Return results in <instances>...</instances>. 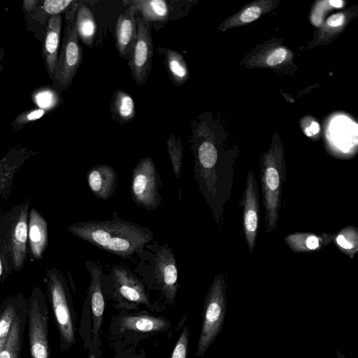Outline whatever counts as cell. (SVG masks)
<instances>
[{"label":"cell","instance_id":"obj_1","mask_svg":"<svg viewBox=\"0 0 358 358\" xmlns=\"http://www.w3.org/2000/svg\"><path fill=\"white\" fill-rule=\"evenodd\" d=\"M71 231L99 250L129 259L154 238L151 229L122 219L116 211L110 220L80 222Z\"/></svg>","mask_w":358,"mask_h":358},{"label":"cell","instance_id":"obj_2","mask_svg":"<svg viewBox=\"0 0 358 358\" xmlns=\"http://www.w3.org/2000/svg\"><path fill=\"white\" fill-rule=\"evenodd\" d=\"M79 1H75L66 10L62 41L55 71V81L62 90L71 85L83 57V48L76 29L75 15Z\"/></svg>","mask_w":358,"mask_h":358},{"label":"cell","instance_id":"obj_3","mask_svg":"<svg viewBox=\"0 0 358 358\" xmlns=\"http://www.w3.org/2000/svg\"><path fill=\"white\" fill-rule=\"evenodd\" d=\"M226 313V285L223 273L215 275L207 293L196 357H202L220 333Z\"/></svg>","mask_w":358,"mask_h":358},{"label":"cell","instance_id":"obj_4","mask_svg":"<svg viewBox=\"0 0 358 358\" xmlns=\"http://www.w3.org/2000/svg\"><path fill=\"white\" fill-rule=\"evenodd\" d=\"M286 179L285 169L274 157H268L262 166L260 180L265 210L266 233L277 227L281 205L282 187Z\"/></svg>","mask_w":358,"mask_h":358},{"label":"cell","instance_id":"obj_5","mask_svg":"<svg viewBox=\"0 0 358 358\" xmlns=\"http://www.w3.org/2000/svg\"><path fill=\"white\" fill-rule=\"evenodd\" d=\"M162 181L151 157L141 159L132 170L130 192L132 201L147 210H156L161 204Z\"/></svg>","mask_w":358,"mask_h":358},{"label":"cell","instance_id":"obj_6","mask_svg":"<svg viewBox=\"0 0 358 358\" xmlns=\"http://www.w3.org/2000/svg\"><path fill=\"white\" fill-rule=\"evenodd\" d=\"M101 282L109 287L114 297L121 302L153 309L143 282L125 266L113 265L108 273L101 274Z\"/></svg>","mask_w":358,"mask_h":358},{"label":"cell","instance_id":"obj_7","mask_svg":"<svg viewBox=\"0 0 358 358\" xmlns=\"http://www.w3.org/2000/svg\"><path fill=\"white\" fill-rule=\"evenodd\" d=\"M153 252L150 262L154 282L164 296L166 302L173 304L177 294L178 285V266L175 255L168 243L162 245L147 244Z\"/></svg>","mask_w":358,"mask_h":358},{"label":"cell","instance_id":"obj_8","mask_svg":"<svg viewBox=\"0 0 358 358\" xmlns=\"http://www.w3.org/2000/svg\"><path fill=\"white\" fill-rule=\"evenodd\" d=\"M48 321L45 300L40 296H33L27 305L29 358H50Z\"/></svg>","mask_w":358,"mask_h":358},{"label":"cell","instance_id":"obj_9","mask_svg":"<svg viewBox=\"0 0 358 358\" xmlns=\"http://www.w3.org/2000/svg\"><path fill=\"white\" fill-rule=\"evenodd\" d=\"M136 20L137 36L128 60L129 67L136 83L144 85L152 69L154 45L150 22L142 17H136Z\"/></svg>","mask_w":358,"mask_h":358},{"label":"cell","instance_id":"obj_10","mask_svg":"<svg viewBox=\"0 0 358 358\" xmlns=\"http://www.w3.org/2000/svg\"><path fill=\"white\" fill-rule=\"evenodd\" d=\"M50 300L59 333L60 347L62 351H66L76 343V323L69 294L61 281L52 282Z\"/></svg>","mask_w":358,"mask_h":358},{"label":"cell","instance_id":"obj_11","mask_svg":"<svg viewBox=\"0 0 358 358\" xmlns=\"http://www.w3.org/2000/svg\"><path fill=\"white\" fill-rule=\"evenodd\" d=\"M242 206L245 241L250 252L252 253L255 245L259 221V194L257 183L252 171L247 176Z\"/></svg>","mask_w":358,"mask_h":358},{"label":"cell","instance_id":"obj_12","mask_svg":"<svg viewBox=\"0 0 358 358\" xmlns=\"http://www.w3.org/2000/svg\"><path fill=\"white\" fill-rule=\"evenodd\" d=\"M85 266L90 276V283L88 289L92 316V336L94 341H99V332L103 322V315L105 307L103 292L101 282V275L103 273L99 264L86 261Z\"/></svg>","mask_w":358,"mask_h":358},{"label":"cell","instance_id":"obj_13","mask_svg":"<svg viewBox=\"0 0 358 358\" xmlns=\"http://www.w3.org/2000/svg\"><path fill=\"white\" fill-rule=\"evenodd\" d=\"M135 13L134 8L129 6L123 13L119 15L115 29V46L118 54L127 60L137 36Z\"/></svg>","mask_w":358,"mask_h":358},{"label":"cell","instance_id":"obj_14","mask_svg":"<svg viewBox=\"0 0 358 358\" xmlns=\"http://www.w3.org/2000/svg\"><path fill=\"white\" fill-rule=\"evenodd\" d=\"M86 178L92 194L103 201L113 196L117 185V173L108 164H99L91 168Z\"/></svg>","mask_w":358,"mask_h":358},{"label":"cell","instance_id":"obj_15","mask_svg":"<svg viewBox=\"0 0 358 358\" xmlns=\"http://www.w3.org/2000/svg\"><path fill=\"white\" fill-rule=\"evenodd\" d=\"M62 15L51 16L47 23L43 44V56L50 78L55 81V71L59 54Z\"/></svg>","mask_w":358,"mask_h":358},{"label":"cell","instance_id":"obj_16","mask_svg":"<svg viewBox=\"0 0 358 358\" xmlns=\"http://www.w3.org/2000/svg\"><path fill=\"white\" fill-rule=\"evenodd\" d=\"M27 322V304L22 301L7 338L0 350V358H20Z\"/></svg>","mask_w":358,"mask_h":358},{"label":"cell","instance_id":"obj_17","mask_svg":"<svg viewBox=\"0 0 358 358\" xmlns=\"http://www.w3.org/2000/svg\"><path fill=\"white\" fill-rule=\"evenodd\" d=\"M335 234L294 232L285 238V243L294 252L320 250L333 241Z\"/></svg>","mask_w":358,"mask_h":358},{"label":"cell","instance_id":"obj_18","mask_svg":"<svg viewBox=\"0 0 358 358\" xmlns=\"http://www.w3.org/2000/svg\"><path fill=\"white\" fill-rule=\"evenodd\" d=\"M75 1L72 0H39L36 8L29 14L25 15L27 24L35 22V27L45 31L49 18L52 15H62Z\"/></svg>","mask_w":358,"mask_h":358},{"label":"cell","instance_id":"obj_19","mask_svg":"<svg viewBox=\"0 0 358 358\" xmlns=\"http://www.w3.org/2000/svg\"><path fill=\"white\" fill-rule=\"evenodd\" d=\"M120 324L123 329L145 333L163 331L171 327L167 320L148 315L124 316Z\"/></svg>","mask_w":358,"mask_h":358},{"label":"cell","instance_id":"obj_20","mask_svg":"<svg viewBox=\"0 0 358 358\" xmlns=\"http://www.w3.org/2000/svg\"><path fill=\"white\" fill-rule=\"evenodd\" d=\"M75 24L79 39L85 45L92 48L94 43L96 24L92 11L83 1L78 2L75 15Z\"/></svg>","mask_w":358,"mask_h":358},{"label":"cell","instance_id":"obj_21","mask_svg":"<svg viewBox=\"0 0 358 358\" xmlns=\"http://www.w3.org/2000/svg\"><path fill=\"white\" fill-rule=\"evenodd\" d=\"M122 3L134 8L147 22H166L169 18V9L164 0H125Z\"/></svg>","mask_w":358,"mask_h":358},{"label":"cell","instance_id":"obj_22","mask_svg":"<svg viewBox=\"0 0 358 358\" xmlns=\"http://www.w3.org/2000/svg\"><path fill=\"white\" fill-rule=\"evenodd\" d=\"M158 50L164 55V63L173 84L176 86L183 85L189 78V71L182 55L167 48Z\"/></svg>","mask_w":358,"mask_h":358},{"label":"cell","instance_id":"obj_23","mask_svg":"<svg viewBox=\"0 0 358 358\" xmlns=\"http://www.w3.org/2000/svg\"><path fill=\"white\" fill-rule=\"evenodd\" d=\"M113 119L122 124L131 121L135 115V104L133 98L122 90H116L110 104Z\"/></svg>","mask_w":358,"mask_h":358},{"label":"cell","instance_id":"obj_24","mask_svg":"<svg viewBox=\"0 0 358 358\" xmlns=\"http://www.w3.org/2000/svg\"><path fill=\"white\" fill-rule=\"evenodd\" d=\"M332 242L341 252L353 259L358 252L357 228L352 225L342 228L335 234Z\"/></svg>","mask_w":358,"mask_h":358},{"label":"cell","instance_id":"obj_25","mask_svg":"<svg viewBox=\"0 0 358 358\" xmlns=\"http://www.w3.org/2000/svg\"><path fill=\"white\" fill-rule=\"evenodd\" d=\"M22 302L10 300L0 306V350L10 331Z\"/></svg>","mask_w":358,"mask_h":358},{"label":"cell","instance_id":"obj_26","mask_svg":"<svg viewBox=\"0 0 358 358\" xmlns=\"http://www.w3.org/2000/svg\"><path fill=\"white\" fill-rule=\"evenodd\" d=\"M171 167L176 178H179L182 166L183 148L180 136L172 134L166 143Z\"/></svg>","mask_w":358,"mask_h":358},{"label":"cell","instance_id":"obj_27","mask_svg":"<svg viewBox=\"0 0 358 358\" xmlns=\"http://www.w3.org/2000/svg\"><path fill=\"white\" fill-rule=\"evenodd\" d=\"M45 112V109L39 108L22 113L12 122L11 126L15 130L21 129L26 124L41 118Z\"/></svg>","mask_w":358,"mask_h":358},{"label":"cell","instance_id":"obj_28","mask_svg":"<svg viewBox=\"0 0 358 358\" xmlns=\"http://www.w3.org/2000/svg\"><path fill=\"white\" fill-rule=\"evenodd\" d=\"M189 329L185 327L178 338L171 358H187L189 347Z\"/></svg>","mask_w":358,"mask_h":358},{"label":"cell","instance_id":"obj_29","mask_svg":"<svg viewBox=\"0 0 358 358\" xmlns=\"http://www.w3.org/2000/svg\"><path fill=\"white\" fill-rule=\"evenodd\" d=\"M287 55V50L280 48L275 50L266 59V63L269 66H275L282 63Z\"/></svg>","mask_w":358,"mask_h":358},{"label":"cell","instance_id":"obj_30","mask_svg":"<svg viewBox=\"0 0 358 358\" xmlns=\"http://www.w3.org/2000/svg\"><path fill=\"white\" fill-rule=\"evenodd\" d=\"M261 14L259 6H254L245 10L241 15V20L243 22H250L257 19Z\"/></svg>","mask_w":358,"mask_h":358},{"label":"cell","instance_id":"obj_31","mask_svg":"<svg viewBox=\"0 0 358 358\" xmlns=\"http://www.w3.org/2000/svg\"><path fill=\"white\" fill-rule=\"evenodd\" d=\"M15 235L16 239L18 241L21 243H24L26 241L27 235V226L25 222H20L17 224Z\"/></svg>","mask_w":358,"mask_h":358},{"label":"cell","instance_id":"obj_32","mask_svg":"<svg viewBox=\"0 0 358 358\" xmlns=\"http://www.w3.org/2000/svg\"><path fill=\"white\" fill-rule=\"evenodd\" d=\"M345 17L343 14L337 13L330 16L327 21L329 26L335 27L343 24Z\"/></svg>","mask_w":358,"mask_h":358},{"label":"cell","instance_id":"obj_33","mask_svg":"<svg viewBox=\"0 0 358 358\" xmlns=\"http://www.w3.org/2000/svg\"><path fill=\"white\" fill-rule=\"evenodd\" d=\"M39 0H24L22 3V8L24 15L29 14L36 8Z\"/></svg>","mask_w":358,"mask_h":358},{"label":"cell","instance_id":"obj_34","mask_svg":"<svg viewBox=\"0 0 358 358\" xmlns=\"http://www.w3.org/2000/svg\"><path fill=\"white\" fill-rule=\"evenodd\" d=\"M30 238L33 242H38L40 240V231L37 226L34 225L30 229Z\"/></svg>","mask_w":358,"mask_h":358},{"label":"cell","instance_id":"obj_35","mask_svg":"<svg viewBox=\"0 0 358 358\" xmlns=\"http://www.w3.org/2000/svg\"><path fill=\"white\" fill-rule=\"evenodd\" d=\"M320 130V126L317 122H312L310 127L306 131L307 136H313L316 134Z\"/></svg>","mask_w":358,"mask_h":358},{"label":"cell","instance_id":"obj_36","mask_svg":"<svg viewBox=\"0 0 358 358\" xmlns=\"http://www.w3.org/2000/svg\"><path fill=\"white\" fill-rule=\"evenodd\" d=\"M329 3L336 8H341L343 5V2L339 0H331L329 1Z\"/></svg>","mask_w":358,"mask_h":358},{"label":"cell","instance_id":"obj_37","mask_svg":"<svg viewBox=\"0 0 358 358\" xmlns=\"http://www.w3.org/2000/svg\"><path fill=\"white\" fill-rule=\"evenodd\" d=\"M4 55H5L4 50L2 48H0V73L1 72V71L3 69V66L1 64V60L3 58Z\"/></svg>","mask_w":358,"mask_h":358},{"label":"cell","instance_id":"obj_38","mask_svg":"<svg viewBox=\"0 0 358 358\" xmlns=\"http://www.w3.org/2000/svg\"><path fill=\"white\" fill-rule=\"evenodd\" d=\"M337 357L338 358H345V357L341 354L339 352H337Z\"/></svg>","mask_w":358,"mask_h":358},{"label":"cell","instance_id":"obj_39","mask_svg":"<svg viewBox=\"0 0 358 358\" xmlns=\"http://www.w3.org/2000/svg\"><path fill=\"white\" fill-rule=\"evenodd\" d=\"M1 273H2V268H1V261H0V275H1Z\"/></svg>","mask_w":358,"mask_h":358}]
</instances>
